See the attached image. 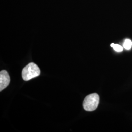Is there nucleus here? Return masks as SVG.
<instances>
[{
  "label": "nucleus",
  "instance_id": "obj_4",
  "mask_svg": "<svg viewBox=\"0 0 132 132\" xmlns=\"http://www.w3.org/2000/svg\"><path fill=\"white\" fill-rule=\"evenodd\" d=\"M132 47V41L129 39H126L125 40L123 43V47L126 50H130Z\"/></svg>",
  "mask_w": 132,
  "mask_h": 132
},
{
  "label": "nucleus",
  "instance_id": "obj_2",
  "mask_svg": "<svg viewBox=\"0 0 132 132\" xmlns=\"http://www.w3.org/2000/svg\"><path fill=\"white\" fill-rule=\"evenodd\" d=\"M99 95L94 93L87 95L83 101V108L85 111L92 112L96 110L99 104Z\"/></svg>",
  "mask_w": 132,
  "mask_h": 132
},
{
  "label": "nucleus",
  "instance_id": "obj_3",
  "mask_svg": "<svg viewBox=\"0 0 132 132\" xmlns=\"http://www.w3.org/2000/svg\"><path fill=\"white\" fill-rule=\"evenodd\" d=\"M10 77L7 71L3 70L0 72V91L5 89L10 84Z\"/></svg>",
  "mask_w": 132,
  "mask_h": 132
},
{
  "label": "nucleus",
  "instance_id": "obj_1",
  "mask_svg": "<svg viewBox=\"0 0 132 132\" xmlns=\"http://www.w3.org/2000/svg\"><path fill=\"white\" fill-rule=\"evenodd\" d=\"M41 73L38 66L34 63H30L23 69L22 76L24 81H28L36 77Z\"/></svg>",
  "mask_w": 132,
  "mask_h": 132
},
{
  "label": "nucleus",
  "instance_id": "obj_5",
  "mask_svg": "<svg viewBox=\"0 0 132 132\" xmlns=\"http://www.w3.org/2000/svg\"><path fill=\"white\" fill-rule=\"evenodd\" d=\"M111 46L113 47V50L116 51L117 52H122L123 48L122 47L118 44H114V43H112L111 44Z\"/></svg>",
  "mask_w": 132,
  "mask_h": 132
}]
</instances>
